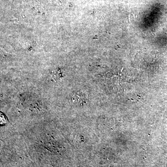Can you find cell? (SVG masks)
<instances>
[{
	"label": "cell",
	"instance_id": "cell-1",
	"mask_svg": "<svg viewBox=\"0 0 167 167\" xmlns=\"http://www.w3.org/2000/svg\"><path fill=\"white\" fill-rule=\"evenodd\" d=\"M71 99L72 102L77 105H84L87 102V98L85 95L82 93L79 92H74L71 94Z\"/></svg>",
	"mask_w": 167,
	"mask_h": 167
},
{
	"label": "cell",
	"instance_id": "cell-2",
	"mask_svg": "<svg viewBox=\"0 0 167 167\" xmlns=\"http://www.w3.org/2000/svg\"><path fill=\"white\" fill-rule=\"evenodd\" d=\"M62 77V73L61 69L54 70L51 74V78L54 81H57L61 79Z\"/></svg>",
	"mask_w": 167,
	"mask_h": 167
}]
</instances>
